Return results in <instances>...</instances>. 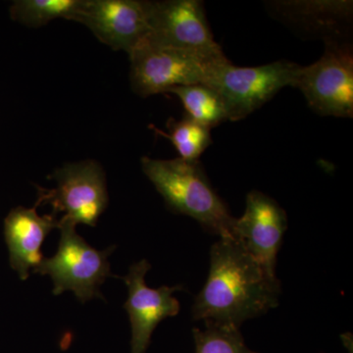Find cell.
<instances>
[{
  "instance_id": "obj_15",
  "label": "cell",
  "mask_w": 353,
  "mask_h": 353,
  "mask_svg": "<svg viewBox=\"0 0 353 353\" xmlns=\"http://www.w3.org/2000/svg\"><path fill=\"white\" fill-rule=\"evenodd\" d=\"M170 132L165 134L155 131L169 139L180 154V158L187 161H199L202 153L211 145L210 129L199 124L185 116L180 121H170L168 124Z\"/></svg>"
},
{
  "instance_id": "obj_7",
  "label": "cell",
  "mask_w": 353,
  "mask_h": 353,
  "mask_svg": "<svg viewBox=\"0 0 353 353\" xmlns=\"http://www.w3.org/2000/svg\"><path fill=\"white\" fill-rule=\"evenodd\" d=\"M143 6L150 28L146 39L214 59L226 57L213 39L202 2L166 0L143 1Z\"/></svg>"
},
{
  "instance_id": "obj_8",
  "label": "cell",
  "mask_w": 353,
  "mask_h": 353,
  "mask_svg": "<svg viewBox=\"0 0 353 353\" xmlns=\"http://www.w3.org/2000/svg\"><path fill=\"white\" fill-rule=\"evenodd\" d=\"M296 88L320 115L353 116V57L347 46L327 43L317 62L301 67Z\"/></svg>"
},
{
  "instance_id": "obj_1",
  "label": "cell",
  "mask_w": 353,
  "mask_h": 353,
  "mask_svg": "<svg viewBox=\"0 0 353 353\" xmlns=\"http://www.w3.org/2000/svg\"><path fill=\"white\" fill-rule=\"evenodd\" d=\"M281 284L240 241L220 238L210 250L205 285L194 299V320L241 328L245 320L277 307Z\"/></svg>"
},
{
  "instance_id": "obj_2",
  "label": "cell",
  "mask_w": 353,
  "mask_h": 353,
  "mask_svg": "<svg viewBox=\"0 0 353 353\" xmlns=\"http://www.w3.org/2000/svg\"><path fill=\"white\" fill-rule=\"evenodd\" d=\"M141 167L170 210L196 220L220 238L234 239L236 218L230 214L199 161L143 157Z\"/></svg>"
},
{
  "instance_id": "obj_3",
  "label": "cell",
  "mask_w": 353,
  "mask_h": 353,
  "mask_svg": "<svg viewBox=\"0 0 353 353\" xmlns=\"http://www.w3.org/2000/svg\"><path fill=\"white\" fill-rule=\"evenodd\" d=\"M77 225L64 217L59 220L60 240L57 252L44 257L34 273L48 275L53 282V294L71 290L81 303L92 299H104L101 287L106 279L117 277L111 273L108 257L115 250L109 246L97 250L76 232Z\"/></svg>"
},
{
  "instance_id": "obj_13",
  "label": "cell",
  "mask_w": 353,
  "mask_h": 353,
  "mask_svg": "<svg viewBox=\"0 0 353 353\" xmlns=\"http://www.w3.org/2000/svg\"><path fill=\"white\" fill-rule=\"evenodd\" d=\"M168 92L180 99L188 117L202 126L211 129L228 120L226 108L220 95L208 85H183L171 88Z\"/></svg>"
},
{
  "instance_id": "obj_12",
  "label": "cell",
  "mask_w": 353,
  "mask_h": 353,
  "mask_svg": "<svg viewBox=\"0 0 353 353\" xmlns=\"http://www.w3.org/2000/svg\"><path fill=\"white\" fill-rule=\"evenodd\" d=\"M55 215L41 216L37 208H16L4 220V238L9 252V263L22 281L36 270L44 256L41 252L46 236L58 229Z\"/></svg>"
},
{
  "instance_id": "obj_11",
  "label": "cell",
  "mask_w": 353,
  "mask_h": 353,
  "mask_svg": "<svg viewBox=\"0 0 353 353\" xmlns=\"http://www.w3.org/2000/svg\"><path fill=\"white\" fill-rule=\"evenodd\" d=\"M288 229L284 209L262 192L253 190L246 196L245 210L234 226V239L262 267L276 275L277 254Z\"/></svg>"
},
{
  "instance_id": "obj_5",
  "label": "cell",
  "mask_w": 353,
  "mask_h": 353,
  "mask_svg": "<svg viewBox=\"0 0 353 353\" xmlns=\"http://www.w3.org/2000/svg\"><path fill=\"white\" fill-rule=\"evenodd\" d=\"M301 66L287 60L259 67L220 65L208 83L220 95L228 120L243 119L261 108L283 88L296 87Z\"/></svg>"
},
{
  "instance_id": "obj_9",
  "label": "cell",
  "mask_w": 353,
  "mask_h": 353,
  "mask_svg": "<svg viewBox=\"0 0 353 353\" xmlns=\"http://www.w3.org/2000/svg\"><path fill=\"white\" fill-rule=\"evenodd\" d=\"M152 269L146 259L132 264L129 273L119 278L128 288V299L124 304L132 327L131 353H145L150 339L160 322L180 312V303L173 296L182 285L152 289L145 284V275Z\"/></svg>"
},
{
  "instance_id": "obj_4",
  "label": "cell",
  "mask_w": 353,
  "mask_h": 353,
  "mask_svg": "<svg viewBox=\"0 0 353 353\" xmlns=\"http://www.w3.org/2000/svg\"><path fill=\"white\" fill-rule=\"evenodd\" d=\"M131 85L143 97L168 92L183 85H208L211 76L227 57L214 59L194 51L161 46L148 39L129 54Z\"/></svg>"
},
{
  "instance_id": "obj_16",
  "label": "cell",
  "mask_w": 353,
  "mask_h": 353,
  "mask_svg": "<svg viewBox=\"0 0 353 353\" xmlns=\"http://www.w3.org/2000/svg\"><path fill=\"white\" fill-rule=\"evenodd\" d=\"M196 353H259L246 347L240 329L205 323V329H194Z\"/></svg>"
},
{
  "instance_id": "obj_6",
  "label": "cell",
  "mask_w": 353,
  "mask_h": 353,
  "mask_svg": "<svg viewBox=\"0 0 353 353\" xmlns=\"http://www.w3.org/2000/svg\"><path fill=\"white\" fill-rule=\"evenodd\" d=\"M55 189L38 188L34 208L50 204L52 215L64 212V217L76 225L94 227L108 204L105 175L101 165L88 161L67 163L50 176Z\"/></svg>"
},
{
  "instance_id": "obj_10",
  "label": "cell",
  "mask_w": 353,
  "mask_h": 353,
  "mask_svg": "<svg viewBox=\"0 0 353 353\" xmlns=\"http://www.w3.org/2000/svg\"><path fill=\"white\" fill-rule=\"evenodd\" d=\"M74 21L114 50L132 52L150 34L143 1L81 0Z\"/></svg>"
},
{
  "instance_id": "obj_14",
  "label": "cell",
  "mask_w": 353,
  "mask_h": 353,
  "mask_svg": "<svg viewBox=\"0 0 353 353\" xmlns=\"http://www.w3.org/2000/svg\"><path fill=\"white\" fill-rule=\"evenodd\" d=\"M81 0H16L10 6L13 21L39 28L58 18L74 21Z\"/></svg>"
}]
</instances>
